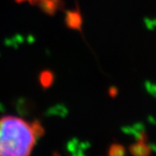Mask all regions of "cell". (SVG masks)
I'll return each mask as SVG.
<instances>
[{"mask_svg": "<svg viewBox=\"0 0 156 156\" xmlns=\"http://www.w3.org/2000/svg\"><path fill=\"white\" fill-rule=\"evenodd\" d=\"M44 130L39 121L17 116L0 118V156H27Z\"/></svg>", "mask_w": 156, "mask_h": 156, "instance_id": "6da1fadb", "label": "cell"}, {"mask_svg": "<svg viewBox=\"0 0 156 156\" xmlns=\"http://www.w3.org/2000/svg\"><path fill=\"white\" fill-rule=\"evenodd\" d=\"M19 3H29L33 6H38L48 13H53L58 9L59 0H15Z\"/></svg>", "mask_w": 156, "mask_h": 156, "instance_id": "7a4b0ae2", "label": "cell"}]
</instances>
